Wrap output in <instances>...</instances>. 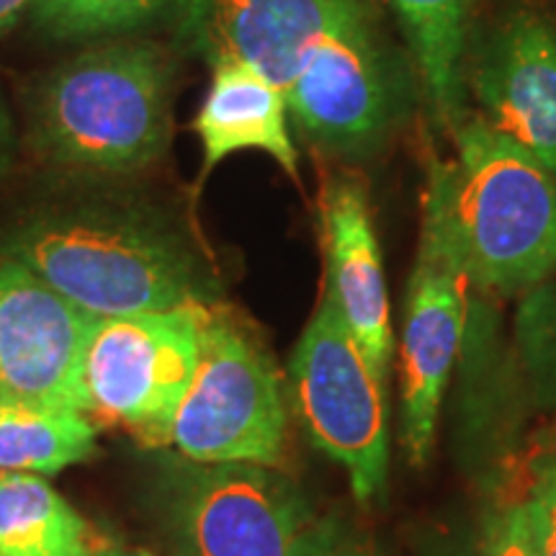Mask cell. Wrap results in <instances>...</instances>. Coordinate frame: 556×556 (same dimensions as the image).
Returning <instances> with one entry per match:
<instances>
[{"label":"cell","mask_w":556,"mask_h":556,"mask_svg":"<svg viewBox=\"0 0 556 556\" xmlns=\"http://www.w3.org/2000/svg\"><path fill=\"white\" fill-rule=\"evenodd\" d=\"M0 255L93 317L204 307L212 274L184 227L139 193L83 186L39 201L0 232Z\"/></svg>","instance_id":"6da1fadb"},{"label":"cell","mask_w":556,"mask_h":556,"mask_svg":"<svg viewBox=\"0 0 556 556\" xmlns=\"http://www.w3.org/2000/svg\"><path fill=\"white\" fill-rule=\"evenodd\" d=\"M176 62L155 41L109 39L24 88L34 163L83 178H129L170 148Z\"/></svg>","instance_id":"7a4b0ae2"},{"label":"cell","mask_w":556,"mask_h":556,"mask_svg":"<svg viewBox=\"0 0 556 556\" xmlns=\"http://www.w3.org/2000/svg\"><path fill=\"white\" fill-rule=\"evenodd\" d=\"M422 229L469 283L520 294L556 270V178L479 119L456 127V157L430 165Z\"/></svg>","instance_id":"3957f363"},{"label":"cell","mask_w":556,"mask_h":556,"mask_svg":"<svg viewBox=\"0 0 556 556\" xmlns=\"http://www.w3.org/2000/svg\"><path fill=\"white\" fill-rule=\"evenodd\" d=\"M287 400L268 351L225 304L201 309L197 374L173 420L170 443L189 462L278 467Z\"/></svg>","instance_id":"277c9868"},{"label":"cell","mask_w":556,"mask_h":556,"mask_svg":"<svg viewBox=\"0 0 556 556\" xmlns=\"http://www.w3.org/2000/svg\"><path fill=\"white\" fill-rule=\"evenodd\" d=\"M204 307L93 317L80 358V413L148 448L168 446L197 374Z\"/></svg>","instance_id":"5b68a950"},{"label":"cell","mask_w":556,"mask_h":556,"mask_svg":"<svg viewBox=\"0 0 556 556\" xmlns=\"http://www.w3.org/2000/svg\"><path fill=\"white\" fill-rule=\"evenodd\" d=\"M289 381L309 441L348 471L358 503H374L389 475L384 384L328 289L291 356Z\"/></svg>","instance_id":"8992f818"},{"label":"cell","mask_w":556,"mask_h":556,"mask_svg":"<svg viewBox=\"0 0 556 556\" xmlns=\"http://www.w3.org/2000/svg\"><path fill=\"white\" fill-rule=\"evenodd\" d=\"M379 18L325 39L283 90L294 129L325 155H368L407 116L413 75Z\"/></svg>","instance_id":"52a82bcc"},{"label":"cell","mask_w":556,"mask_h":556,"mask_svg":"<svg viewBox=\"0 0 556 556\" xmlns=\"http://www.w3.org/2000/svg\"><path fill=\"white\" fill-rule=\"evenodd\" d=\"M163 523L170 556H299L315 516L274 467L191 462L165 479Z\"/></svg>","instance_id":"ba28073f"},{"label":"cell","mask_w":556,"mask_h":556,"mask_svg":"<svg viewBox=\"0 0 556 556\" xmlns=\"http://www.w3.org/2000/svg\"><path fill=\"white\" fill-rule=\"evenodd\" d=\"M374 16L377 0H189L176 47L208 67L242 62L287 90L325 39Z\"/></svg>","instance_id":"9c48e42d"},{"label":"cell","mask_w":556,"mask_h":556,"mask_svg":"<svg viewBox=\"0 0 556 556\" xmlns=\"http://www.w3.org/2000/svg\"><path fill=\"white\" fill-rule=\"evenodd\" d=\"M90 323L93 315L24 263L0 255V400L80 413V358Z\"/></svg>","instance_id":"30bf717a"},{"label":"cell","mask_w":556,"mask_h":556,"mask_svg":"<svg viewBox=\"0 0 556 556\" xmlns=\"http://www.w3.org/2000/svg\"><path fill=\"white\" fill-rule=\"evenodd\" d=\"M482 119L556 178V26L533 11L497 21L467 52Z\"/></svg>","instance_id":"8fae6325"},{"label":"cell","mask_w":556,"mask_h":556,"mask_svg":"<svg viewBox=\"0 0 556 556\" xmlns=\"http://www.w3.org/2000/svg\"><path fill=\"white\" fill-rule=\"evenodd\" d=\"M467 287L454 255L433 232L422 229L400 348L402 443L415 467H422L433 451L441 402L464 336Z\"/></svg>","instance_id":"7c38bea8"},{"label":"cell","mask_w":556,"mask_h":556,"mask_svg":"<svg viewBox=\"0 0 556 556\" xmlns=\"http://www.w3.org/2000/svg\"><path fill=\"white\" fill-rule=\"evenodd\" d=\"M319 235L328 258V289L348 330L384 384L394 336L389 328L384 266L364 178L340 170L325 178L317 201Z\"/></svg>","instance_id":"4fadbf2b"},{"label":"cell","mask_w":556,"mask_h":556,"mask_svg":"<svg viewBox=\"0 0 556 556\" xmlns=\"http://www.w3.org/2000/svg\"><path fill=\"white\" fill-rule=\"evenodd\" d=\"M191 129L204 152L199 186L222 160L242 150L266 152L287 176L299 180V155L289 135L283 90L250 65L232 60L212 65V83Z\"/></svg>","instance_id":"5bb4252c"},{"label":"cell","mask_w":556,"mask_h":556,"mask_svg":"<svg viewBox=\"0 0 556 556\" xmlns=\"http://www.w3.org/2000/svg\"><path fill=\"white\" fill-rule=\"evenodd\" d=\"M405 34L417 78L443 124L464 114L471 9L475 0H387Z\"/></svg>","instance_id":"9a60e30c"},{"label":"cell","mask_w":556,"mask_h":556,"mask_svg":"<svg viewBox=\"0 0 556 556\" xmlns=\"http://www.w3.org/2000/svg\"><path fill=\"white\" fill-rule=\"evenodd\" d=\"M0 556H93L86 518L41 477L0 471Z\"/></svg>","instance_id":"2e32d148"},{"label":"cell","mask_w":556,"mask_h":556,"mask_svg":"<svg viewBox=\"0 0 556 556\" xmlns=\"http://www.w3.org/2000/svg\"><path fill=\"white\" fill-rule=\"evenodd\" d=\"M96 451V426L86 415L0 400V471L58 475Z\"/></svg>","instance_id":"e0dca14e"},{"label":"cell","mask_w":556,"mask_h":556,"mask_svg":"<svg viewBox=\"0 0 556 556\" xmlns=\"http://www.w3.org/2000/svg\"><path fill=\"white\" fill-rule=\"evenodd\" d=\"M189 0H34V26L54 41H83L176 24Z\"/></svg>","instance_id":"ac0fdd59"},{"label":"cell","mask_w":556,"mask_h":556,"mask_svg":"<svg viewBox=\"0 0 556 556\" xmlns=\"http://www.w3.org/2000/svg\"><path fill=\"white\" fill-rule=\"evenodd\" d=\"M516 345L533 400L556 409V287L541 283L523 296L516 315Z\"/></svg>","instance_id":"d6986e66"},{"label":"cell","mask_w":556,"mask_h":556,"mask_svg":"<svg viewBox=\"0 0 556 556\" xmlns=\"http://www.w3.org/2000/svg\"><path fill=\"white\" fill-rule=\"evenodd\" d=\"M471 556H539L526 503L516 500L486 507Z\"/></svg>","instance_id":"ffe728a7"},{"label":"cell","mask_w":556,"mask_h":556,"mask_svg":"<svg viewBox=\"0 0 556 556\" xmlns=\"http://www.w3.org/2000/svg\"><path fill=\"white\" fill-rule=\"evenodd\" d=\"M526 510L539 556H556V456L546 458L539 467Z\"/></svg>","instance_id":"44dd1931"},{"label":"cell","mask_w":556,"mask_h":556,"mask_svg":"<svg viewBox=\"0 0 556 556\" xmlns=\"http://www.w3.org/2000/svg\"><path fill=\"white\" fill-rule=\"evenodd\" d=\"M299 556H379L371 539L340 516L319 518Z\"/></svg>","instance_id":"7402d4cb"},{"label":"cell","mask_w":556,"mask_h":556,"mask_svg":"<svg viewBox=\"0 0 556 556\" xmlns=\"http://www.w3.org/2000/svg\"><path fill=\"white\" fill-rule=\"evenodd\" d=\"M16 152H18L16 122H13L9 103H5L3 93H0V180H3L13 170Z\"/></svg>","instance_id":"603a6c76"},{"label":"cell","mask_w":556,"mask_h":556,"mask_svg":"<svg viewBox=\"0 0 556 556\" xmlns=\"http://www.w3.org/2000/svg\"><path fill=\"white\" fill-rule=\"evenodd\" d=\"M34 0H0V39L18 24L26 11H31Z\"/></svg>","instance_id":"cb8c5ba5"},{"label":"cell","mask_w":556,"mask_h":556,"mask_svg":"<svg viewBox=\"0 0 556 556\" xmlns=\"http://www.w3.org/2000/svg\"><path fill=\"white\" fill-rule=\"evenodd\" d=\"M93 556H152L144 548H127V546H109L101 552H93Z\"/></svg>","instance_id":"d4e9b609"},{"label":"cell","mask_w":556,"mask_h":556,"mask_svg":"<svg viewBox=\"0 0 556 556\" xmlns=\"http://www.w3.org/2000/svg\"><path fill=\"white\" fill-rule=\"evenodd\" d=\"M446 556H471V548H464V546H454V552H448Z\"/></svg>","instance_id":"484cf974"}]
</instances>
